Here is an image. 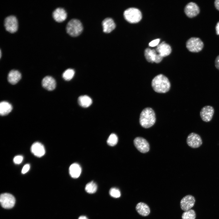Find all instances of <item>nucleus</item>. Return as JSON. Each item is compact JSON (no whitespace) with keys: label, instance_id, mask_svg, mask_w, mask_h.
Listing matches in <instances>:
<instances>
[{"label":"nucleus","instance_id":"1","mask_svg":"<svg viewBox=\"0 0 219 219\" xmlns=\"http://www.w3.org/2000/svg\"><path fill=\"white\" fill-rule=\"evenodd\" d=\"M151 86L155 92L159 93H165L169 90L171 84L166 76L160 74L155 76L152 79Z\"/></svg>","mask_w":219,"mask_h":219},{"label":"nucleus","instance_id":"2","mask_svg":"<svg viewBox=\"0 0 219 219\" xmlns=\"http://www.w3.org/2000/svg\"><path fill=\"white\" fill-rule=\"evenodd\" d=\"M155 121V113L152 108L147 107L143 109L139 118V123L142 127L145 128H149L154 125Z\"/></svg>","mask_w":219,"mask_h":219},{"label":"nucleus","instance_id":"3","mask_svg":"<svg viewBox=\"0 0 219 219\" xmlns=\"http://www.w3.org/2000/svg\"><path fill=\"white\" fill-rule=\"evenodd\" d=\"M83 27L82 23L78 19H73L67 23L66 30L67 33L71 36H75L82 32Z\"/></svg>","mask_w":219,"mask_h":219},{"label":"nucleus","instance_id":"4","mask_svg":"<svg viewBox=\"0 0 219 219\" xmlns=\"http://www.w3.org/2000/svg\"><path fill=\"white\" fill-rule=\"evenodd\" d=\"M125 19L130 23H135L139 22L141 19V12L138 9L130 8L126 10L124 12Z\"/></svg>","mask_w":219,"mask_h":219},{"label":"nucleus","instance_id":"5","mask_svg":"<svg viewBox=\"0 0 219 219\" xmlns=\"http://www.w3.org/2000/svg\"><path fill=\"white\" fill-rule=\"evenodd\" d=\"M186 47L190 52L197 53L203 49L204 44L203 41L199 38L192 37L188 39L186 43Z\"/></svg>","mask_w":219,"mask_h":219},{"label":"nucleus","instance_id":"6","mask_svg":"<svg viewBox=\"0 0 219 219\" xmlns=\"http://www.w3.org/2000/svg\"><path fill=\"white\" fill-rule=\"evenodd\" d=\"M0 201L2 207L5 209H10L14 206L15 199L11 194L4 193L1 195Z\"/></svg>","mask_w":219,"mask_h":219},{"label":"nucleus","instance_id":"7","mask_svg":"<svg viewBox=\"0 0 219 219\" xmlns=\"http://www.w3.org/2000/svg\"><path fill=\"white\" fill-rule=\"evenodd\" d=\"M144 56L147 61L152 63H159L162 61L163 57L157 52L155 50H151L149 48L145 50Z\"/></svg>","mask_w":219,"mask_h":219},{"label":"nucleus","instance_id":"8","mask_svg":"<svg viewBox=\"0 0 219 219\" xmlns=\"http://www.w3.org/2000/svg\"><path fill=\"white\" fill-rule=\"evenodd\" d=\"M4 24L6 30L10 33H14L17 30V20L16 17L13 15L6 17L4 20Z\"/></svg>","mask_w":219,"mask_h":219},{"label":"nucleus","instance_id":"9","mask_svg":"<svg viewBox=\"0 0 219 219\" xmlns=\"http://www.w3.org/2000/svg\"><path fill=\"white\" fill-rule=\"evenodd\" d=\"M214 113L213 107L207 105L203 107L201 109L200 114L202 120L204 122H208L212 119Z\"/></svg>","mask_w":219,"mask_h":219},{"label":"nucleus","instance_id":"10","mask_svg":"<svg viewBox=\"0 0 219 219\" xmlns=\"http://www.w3.org/2000/svg\"><path fill=\"white\" fill-rule=\"evenodd\" d=\"M186 142L190 147L194 148L199 147L202 144V140L200 136L193 132L188 135Z\"/></svg>","mask_w":219,"mask_h":219},{"label":"nucleus","instance_id":"11","mask_svg":"<svg viewBox=\"0 0 219 219\" xmlns=\"http://www.w3.org/2000/svg\"><path fill=\"white\" fill-rule=\"evenodd\" d=\"M134 143L136 148L141 153L147 152L149 150L150 146L148 143L143 137H138L135 138L134 141Z\"/></svg>","mask_w":219,"mask_h":219},{"label":"nucleus","instance_id":"12","mask_svg":"<svg viewBox=\"0 0 219 219\" xmlns=\"http://www.w3.org/2000/svg\"><path fill=\"white\" fill-rule=\"evenodd\" d=\"M184 12L186 16L192 18L197 16L200 12L198 6L195 2H191L187 4L184 8Z\"/></svg>","mask_w":219,"mask_h":219},{"label":"nucleus","instance_id":"13","mask_svg":"<svg viewBox=\"0 0 219 219\" xmlns=\"http://www.w3.org/2000/svg\"><path fill=\"white\" fill-rule=\"evenodd\" d=\"M195 200L191 195H187L184 197L181 200L180 206L182 210L184 211L190 209L194 206Z\"/></svg>","mask_w":219,"mask_h":219},{"label":"nucleus","instance_id":"14","mask_svg":"<svg viewBox=\"0 0 219 219\" xmlns=\"http://www.w3.org/2000/svg\"><path fill=\"white\" fill-rule=\"evenodd\" d=\"M31 151L34 155L38 157L43 156L45 153L44 146L39 142H35L32 145Z\"/></svg>","mask_w":219,"mask_h":219},{"label":"nucleus","instance_id":"15","mask_svg":"<svg viewBox=\"0 0 219 219\" xmlns=\"http://www.w3.org/2000/svg\"><path fill=\"white\" fill-rule=\"evenodd\" d=\"M155 50L163 57L169 55L172 51L170 46L164 41L157 46Z\"/></svg>","mask_w":219,"mask_h":219},{"label":"nucleus","instance_id":"16","mask_svg":"<svg viewBox=\"0 0 219 219\" xmlns=\"http://www.w3.org/2000/svg\"><path fill=\"white\" fill-rule=\"evenodd\" d=\"M42 85L45 89L48 91H52L56 87V82L55 80L52 77L47 76L43 79Z\"/></svg>","mask_w":219,"mask_h":219},{"label":"nucleus","instance_id":"17","mask_svg":"<svg viewBox=\"0 0 219 219\" xmlns=\"http://www.w3.org/2000/svg\"><path fill=\"white\" fill-rule=\"evenodd\" d=\"M52 16L54 19L58 22H61L64 20L67 16V13L63 8L59 7L55 9L53 12Z\"/></svg>","mask_w":219,"mask_h":219},{"label":"nucleus","instance_id":"18","mask_svg":"<svg viewBox=\"0 0 219 219\" xmlns=\"http://www.w3.org/2000/svg\"><path fill=\"white\" fill-rule=\"evenodd\" d=\"M103 31L108 33L112 31L116 27L114 22L112 19L108 17L104 19L102 22Z\"/></svg>","mask_w":219,"mask_h":219},{"label":"nucleus","instance_id":"19","mask_svg":"<svg viewBox=\"0 0 219 219\" xmlns=\"http://www.w3.org/2000/svg\"><path fill=\"white\" fill-rule=\"evenodd\" d=\"M21 77V74L19 71L12 70L9 73L7 79L9 83L12 85H15L18 83Z\"/></svg>","mask_w":219,"mask_h":219},{"label":"nucleus","instance_id":"20","mask_svg":"<svg viewBox=\"0 0 219 219\" xmlns=\"http://www.w3.org/2000/svg\"><path fill=\"white\" fill-rule=\"evenodd\" d=\"M136 210L140 215L144 217L148 215L150 212L149 206L146 204L142 202L137 204Z\"/></svg>","mask_w":219,"mask_h":219},{"label":"nucleus","instance_id":"21","mask_svg":"<svg viewBox=\"0 0 219 219\" xmlns=\"http://www.w3.org/2000/svg\"><path fill=\"white\" fill-rule=\"evenodd\" d=\"M81 172V168L78 163H73L69 167V174L70 176L73 178H78L80 176Z\"/></svg>","mask_w":219,"mask_h":219},{"label":"nucleus","instance_id":"22","mask_svg":"<svg viewBox=\"0 0 219 219\" xmlns=\"http://www.w3.org/2000/svg\"><path fill=\"white\" fill-rule=\"evenodd\" d=\"M12 105L6 101H2L0 104V114L2 116H5L9 114L12 111Z\"/></svg>","mask_w":219,"mask_h":219},{"label":"nucleus","instance_id":"23","mask_svg":"<svg viewBox=\"0 0 219 219\" xmlns=\"http://www.w3.org/2000/svg\"><path fill=\"white\" fill-rule=\"evenodd\" d=\"M78 102L79 105L83 107H88L92 104L91 99L86 95L82 96L78 99Z\"/></svg>","mask_w":219,"mask_h":219},{"label":"nucleus","instance_id":"24","mask_svg":"<svg viewBox=\"0 0 219 219\" xmlns=\"http://www.w3.org/2000/svg\"><path fill=\"white\" fill-rule=\"evenodd\" d=\"M97 186L96 184L93 181L88 183L85 186V189L86 191L90 194L95 193L97 191Z\"/></svg>","mask_w":219,"mask_h":219},{"label":"nucleus","instance_id":"25","mask_svg":"<svg viewBox=\"0 0 219 219\" xmlns=\"http://www.w3.org/2000/svg\"><path fill=\"white\" fill-rule=\"evenodd\" d=\"M196 217L195 212L192 209L184 211L182 215V219H195Z\"/></svg>","mask_w":219,"mask_h":219},{"label":"nucleus","instance_id":"26","mask_svg":"<svg viewBox=\"0 0 219 219\" xmlns=\"http://www.w3.org/2000/svg\"><path fill=\"white\" fill-rule=\"evenodd\" d=\"M75 73L73 69L71 68L68 69L63 72L62 77L65 80H70L73 77Z\"/></svg>","mask_w":219,"mask_h":219},{"label":"nucleus","instance_id":"27","mask_svg":"<svg viewBox=\"0 0 219 219\" xmlns=\"http://www.w3.org/2000/svg\"><path fill=\"white\" fill-rule=\"evenodd\" d=\"M118 141L117 135L115 134H111L109 136L107 141V144L110 146L116 145Z\"/></svg>","mask_w":219,"mask_h":219},{"label":"nucleus","instance_id":"28","mask_svg":"<svg viewBox=\"0 0 219 219\" xmlns=\"http://www.w3.org/2000/svg\"><path fill=\"white\" fill-rule=\"evenodd\" d=\"M109 194L112 197L117 198L119 197L121 195L120 190L116 188H112L109 190Z\"/></svg>","mask_w":219,"mask_h":219},{"label":"nucleus","instance_id":"29","mask_svg":"<svg viewBox=\"0 0 219 219\" xmlns=\"http://www.w3.org/2000/svg\"><path fill=\"white\" fill-rule=\"evenodd\" d=\"M23 159V157L21 155H17L14 157L13 158L14 162L16 164H20Z\"/></svg>","mask_w":219,"mask_h":219},{"label":"nucleus","instance_id":"30","mask_svg":"<svg viewBox=\"0 0 219 219\" xmlns=\"http://www.w3.org/2000/svg\"><path fill=\"white\" fill-rule=\"evenodd\" d=\"M159 39H157L151 41L149 44L150 46L154 47L156 46H158L160 41Z\"/></svg>","mask_w":219,"mask_h":219},{"label":"nucleus","instance_id":"31","mask_svg":"<svg viewBox=\"0 0 219 219\" xmlns=\"http://www.w3.org/2000/svg\"><path fill=\"white\" fill-rule=\"evenodd\" d=\"M30 165L29 164H26L25 165L22 170V173L23 174H24L27 172L30 169Z\"/></svg>","mask_w":219,"mask_h":219},{"label":"nucleus","instance_id":"32","mask_svg":"<svg viewBox=\"0 0 219 219\" xmlns=\"http://www.w3.org/2000/svg\"><path fill=\"white\" fill-rule=\"evenodd\" d=\"M214 63L216 68L219 70V55L216 57Z\"/></svg>","mask_w":219,"mask_h":219},{"label":"nucleus","instance_id":"33","mask_svg":"<svg viewBox=\"0 0 219 219\" xmlns=\"http://www.w3.org/2000/svg\"><path fill=\"white\" fill-rule=\"evenodd\" d=\"M214 6L219 11V0H216L214 2Z\"/></svg>","mask_w":219,"mask_h":219},{"label":"nucleus","instance_id":"34","mask_svg":"<svg viewBox=\"0 0 219 219\" xmlns=\"http://www.w3.org/2000/svg\"><path fill=\"white\" fill-rule=\"evenodd\" d=\"M215 30L217 34L219 35V21L217 23L215 27Z\"/></svg>","mask_w":219,"mask_h":219},{"label":"nucleus","instance_id":"35","mask_svg":"<svg viewBox=\"0 0 219 219\" xmlns=\"http://www.w3.org/2000/svg\"><path fill=\"white\" fill-rule=\"evenodd\" d=\"M78 219H88V218L85 216H80Z\"/></svg>","mask_w":219,"mask_h":219},{"label":"nucleus","instance_id":"36","mask_svg":"<svg viewBox=\"0 0 219 219\" xmlns=\"http://www.w3.org/2000/svg\"><path fill=\"white\" fill-rule=\"evenodd\" d=\"M1 50H0V57H1Z\"/></svg>","mask_w":219,"mask_h":219}]
</instances>
